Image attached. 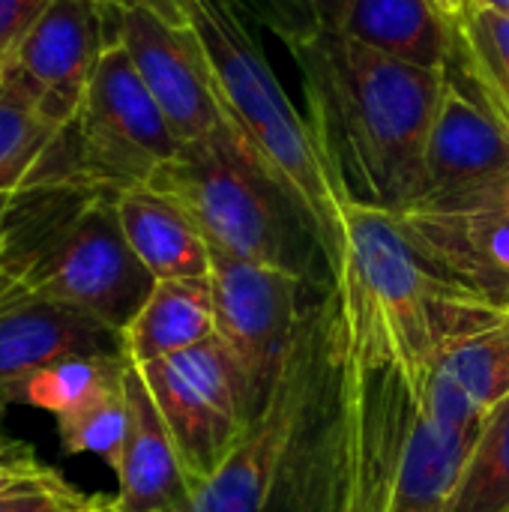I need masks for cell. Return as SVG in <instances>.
<instances>
[{"instance_id": "cell-15", "label": "cell", "mask_w": 509, "mask_h": 512, "mask_svg": "<svg viewBox=\"0 0 509 512\" xmlns=\"http://www.w3.org/2000/svg\"><path fill=\"white\" fill-rule=\"evenodd\" d=\"M81 354H123V336L27 288L0 303V402L18 405V390L30 375Z\"/></svg>"}, {"instance_id": "cell-10", "label": "cell", "mask_w": 509, "mask_h": 512, "mask_svg": "<svg viewBox=\"0 0 509 512\" xmlns=\"http://www.w3.org/2000/svg\"><path fill=\"white\" fill-rule=\"evenodd\" d=\"M303 279L294 270L210 252L216 333L249 375L258 408L267 402L300 336Z\"/></svg>"}, {"instance_id": "cell-29", "label": "cell", "mask_w": 509, "mask_h": 512, "mask_svg": "<svg viewBox=\"0 0 509 512\" xmlns=\"http://www.w3.org/2000/svg\"><path fill=\"white\" fill-rule=\"evenodd\" d=\"M435 6H438L450 21H459V18L471 9V0H435Z\"/></svg>"}, {"instance_id": "cell-7", "label": "cell", "mask_w": 509, "mask_h": 512, "mask_svg": "<svg viewBox=\"0 0 509 512\" xmlns=\"http://www.w3.org/2000/svg\"><path fill=\"white\" fill-rule=\"evenodd\" d=\"M138 372L171 432L189 489L207 483L261 411L246 369L216 333Z\"/></svg>"}, {"instance_id": "cell-12", "label": "cell", "mask_w": 509, "mask_h": 512, "mask_svg": "<svg viewBox=\"0 0 509 512\" xmlns=\"http://www.w3.org/2000/svg\"><path fill=\"white\" fill-rule=\"evenodd\" d=\"M117 45V6L96 0H51L18 42L12 63L27 78L39 114L66 129L75 123L93 72Z\"/></svg>"}, {"instance_id": "cell-14", "label": "cell", "mask_w": 509, "mask_h": 512, "mask_svg": "<svg viewBox=\"0 0 509 512\" xmlns=\"http://www.w3.org/2000/svg\"><path fill=\"white\" fill-rule=\"evenodd\" d=\"M399 222L435 270L509 318V207L405 210Z\"/></svg>"}, {"instance_id": "cell-4", "label": "cell", "mask_w": 509, "mask_h": 512, "mask_svg": "<svg viewBox=\"0 0 509 512\" xmlns=\"http://www.w3.org/2000/svg\"><path fill=\"white\" fill-rule=\"evenodd\" d=\"M0 267L33 297L75 309L120 333L156 288L132 252L117 192L90 183H48L9 201Z\"/></svg>"}, {"instance_id": "cell-5", "label": "cell", "mask_w": 509, "mask_h": 512, "mask_svg": "<svg viewBox=\"0 0 509 512\" xmlns=\"http://www.w3.org/2000/svg\"><path fill=\"white\" fill-rule=\"evenodd\" d=\"M330 294L423 390L456 339L507 318L435 270L396 213L357 198L345 207V243Z\"/></svg>"}, {"instance_id": "cell-21", "label": "cell", "mask_w": 509, "mask_h": 512, "mask_svg": "<svg viewBox=\"0 0 509 512\" xmlns=\"http://www.w3.org/2000/svg\"><path fill=\"white\" fill-rule=\"evenodd\" d=\"M471 78L477 99L509 129V15L471 6L456 21L453 57Z\"/></svg>"}, {"instance_id": "cell-9", "label": "cell", "mask_w": 509, "mask_h": 512, "mask_svg": "<svg viewBox=\"0 0 509 512\" xmlns=\"http://www.w3.org/2000/svg\"><path fill=\"white\" fill-rule=\"evenodd\" d=\"M72 129L81 177L117 195L147 186L183 147L123 45L102 54Z\"/></svg>"}, {"instance_id": "cell-32", "label": "cell", "mask_w": 509, "mask_h": 512, "mask_svg": "<svg viewBox=\"0 0 509 512\" xmlns=\"http://www.w3.org/2000/svg\"><path fill=\"white\" fill-rule=\"evenodd\" d=\"M6 204H9V195L0 192V234H3V213H6Z\"/></svg>"}, {"instance_id": "cell-24", "label": "cell", "mask_w": 509, "mask_h": 512, "mask_svg": "<svg viewBox=\"0 0 509 512\" xmlns=\"http://www.w3.org/2000/svg\"><path fill=\"white\" fill-rule=\"evenodd\" d=\"M129 366L126 354H81L57 360L30 375L18 390V405L51 411L54 417L72 411L108 381L120 378Z\"/></svg>"}, {"instance_id": "cell-8", "label": "cell", "mask_w": 509, "mask_h": 512, "mask_svg": "<svg viewBox=\"0 0 509 512\" xmlns=\"http://www.w3.org/2000/svg\"><path fill=\"white\" fill-rule=\"evenodd\" d=\"M321 375V306L306 312L267 402L219 465L174 512H264L294 459Z\"/></svg>"}, {"instance_id": "cell-18", "label": "cell", "mask_w": 509, "mask_h": 512, "mask_svg": "<svg viewBox=\"0 0 509 512\" xmlns=\"http://www.w3.org/2000/svg\"><path fill=\"white\" fill-rule=\"evenodd\" d=\"M336 33L393 60L438 72L447 69L456 45V21L435 0H348Z\"/></svg>"}, {"instance_id": "cell-26", "label": "cell", "mask_w": 509, "mask_h": 512, "mask_svg": "<svg viewBox=\"0 0 509 512\" xmlns=\"http://www.w3.org/2000/svg\"><path fill=\"white\" fill-rule=\"evenodd\" d=\"M87 498L78 495L57 471L27 480L0 495V512H75Z\"/></svg>"}, {"instance_id": "cell-6", "label": "cell", "mask_w": 509, "mask_h": 512, "mask_svg": "<svg viewBox=\"0 0 509 512\" xmlns=\"http://www.w3.org/2000/svg\"><path fill=\"white\" fill-rule=\"evenodd\" d=\"M147 186L186 210L210 252L300 276L321 255L303 213L231 120L183 144Z\"/></svg>"}, {"instance_id": "cell-25", "label": "cell", "mask_w": 509, "mask_h": 512, "mask_svg": "<svg viewBox=\"0 0 509 512\" xmlns=\"http://www.w3.org/2000/svg\"><path fill=\"white\" fill-rule=\"evenodd\" d=\"M249 12L261 15L276 36L294 51L303 48L324 33L339 27L348 0H240Z\"/></svg>"}, {"instance_id": "cell-11", "label": "cell", "mask_w": 509, "mask_h": 512, "mask_svg": "<svg viewBox=\"0 0 509 512\" xmlns=\"http://www.w3.org/2000/svg\"><path fill=\"white\" fill-rule=\"evenodd\" d=\"M509 207V129L450 72L426 150V189L411 210Z\"/></svg>"}, {"instance_id": "cell-27", "label": "cell", "mask_w": 509, "mask_h": 512, "mask_svg": "<svg viewBox=\"0 0 509 512\" xmlns=\"http://www.w3.org/2000/svg\"><path fill=\"white\" fill-rule=\"evenodd\" d=\"M51 0H0V69Z\"/></svg>"}, {"instance_id": "cell-17", "label": "cell", "mask_w": 509, "mask_h": 512, "mask_svg": "<svg viewBox=\"0 0 509 512\" xmlns=\"http://www.w3.org/2000/svg\"><path fill=\"white\" fill-rule=\"evenodd\" d=\"M126 405L129 426L114 465V507L120 512H174L192 489L171 432L135 363L126 366Z\"/></svg>"}, {"instance_id": "cell-2", "label": "cell", "mask_w": 509, "mask_h": 512, "mask_svg": "<svg viewBox=\"0 0 509 512\" xmlns=\"http://www.w3.org/2000/svg\"><path fill=\"white\" fill-rule=\"evenodd\" d=\"M291 54L351 195L396 216L417 207L447 69L393 60L336 30Z\"/></svg>"}, {"instance_id": "cell-30", "label": "cell", "mask_w": 509, "mask_h": 512, "mask_svg": "<svg viewBox=\"0 0 509 512\" xmlns=\"http://www.w3.org/2000/svg\"><path fill=\"white\" fill-rule=\"evenodd\" d=\"M75 512H120L114 507V498H87Z\"/></svg>"}, {"instance_id": "cell-28", "label": "cell", "mask_w": 509, "mask_h": 512, "mask_svg": "<svg viewBox=\"0 0 509 512\" xmlns=\"http://www.w3.org/2000/svg\"><path fill=\"white\" fill-rule=\"evenodd\" d=\"M96 3H108L117 9H144V12H153L162 21L174 24V27H189L195 0H96Z\"/></svg>"}, {"instance_id": "cell-31", "label": "cell", "mask_w": 509, "mask_h": 512, "mask_svg": "<svg viewBox=\"0 0 509 512\" xmlns=\"http://www.w3.org/2000/svg\"><path fill=\"white\" fill-rule=\"evenodd\" d=\"M471 6H486V9H498L509 15V0H471Z\"/></svg>"}, {"instance_id": "cell-20", "label": "cell", "mask_w": 509, "mask_h": 512, "mask_svg": "<svg viewBox=\"0 0 509 512\" xmlns=\"http://www.w3.org/2000/svg\"><path fill=\"white\" fill-rule=\"evenodd\" d=\"M216 336V303L210 276L162 279L123 330V354L144 366L174 357Z\"/></svg>"}, {"instance_id": "cell-33", "label": "cell", "mask_w": 509, "mask_h": 512, "mask_svg": "<svg viewBox=\"0 0 509 512\" xmlns=\"http://www.w3.org/2000/svg\"><path fill=\"white\" fill-rule=\"evenodd\" d=\"M9 444H12V438H6V435H3V429H0V450H3V447H9Z\"/></svg>"}, {"instance_id": "cell-34", "label": "cell", "mask_w": 509, "mask_h": 512, "mask_svg": "<svg viewBox=\"0 0 509 512\" xmlns=\"http://www.w3.org/2000/svg\"><path fill=\"white\" fill-rule=\"evenodd\" d=\"M6 408H9V405H6V402H0V423H3V414H6Z\"/></svg>"}, {"instance_id": "cell-23", "label": "cell", "mask_w": 509, "mask_h": 512, "mask_svg": "<svg viewBox=\"0 0 509 512\" xmlns=\"http://www.w3.org/2000/svg\"><path fill=\"white\" fill-rule=\"evenodd\" d=\"M126 426H129L126 372L108 381L105 387H99L72 411L57 417V435H60V447L66 456L93 453L111 468L120 459Z\"/></svg>"}, {"instance_id": "cell-3", "label": "cell", "mask_w": 509, "mask_h": 512, "mask_svg": "<svg viewBox=\"0 0 509 512\" xmlns=\"http://www.w3.org/2000/svg\"><path fill=\"white\" fill-rule=\"evenodd\" d=\"M246 15L240 0L192 3V27L207 51L228 120L303 213L330 276L342 258L345 207L354 195L327 132L291 102Z\"/></svg>"}, {"instance_id": "cell-19", "label": "cell", "mask_w": 509, "mask_h": 512, "mask_svg": "<svg viewBox=\"0 0 509 512\" xmlns=\"http://www.w3.org/2000/svg\"><path fill=\"white\" fill-rule=\"evenodd\" d=\"M117 216L132 252L156 282L210 276L207 240L168 195L150 186L126 189L117 195Z\"/></svg>"}, {"instance_id": "cell-13", "label": "cell", "mask_w": 509, "mask_h": 512, "mask_svg": "<svg viewBox=\"0 0 509 512\" xmlns=\"http://www.w3.org/2000/svg\"><path fill=\"white\" fill-rule=\"evenodd\" d=\"M117 45L132 57L180 144L228 123L207 51L192 24L174 27L144 9H117Z\"/></svg>"}, {"instance_id": "cell-1", "label": "cell", "mask_w": 509, "mask_h": 512, "mask_svg": "<svg viewBox=\"0 0 509 512\" xmlns=\"http://www.w3.org/2000/svg\"><path fill=\"white\" fill-rule=\"evenodd\" d=\"M426 390L342 303H321V375L291 474L294 512H444L477 435L441 429Z\"/></svg>"}, {"instance_id": "cell-22", "label": "cell", "mask_w": 509, "mask_h": 512, "mask_svg": "<svg viewBox=\"0 0 509 512\" xmlns=\"http://www.w3.org/2000/svg\"><path fill=\"white\" fill-rule=\"evenodd\" d=\"M444 512H509V399L483 420Z\"/></svg>"}, {"instance_id": "cell-16", "label": "cell", "mask_w": 509, "mask_h": 512, "mask_svg": "<svg viewBox=\"0 0 509 512\" xmlns=\"http://www.w3.org/2000/svg\"><path fill=\"white\" fill-rule=\"evenodd\" d=\"M423 399L441 429L477 435L509 399V318L456 339L438 357Z\"/></svg>"}]
</instances>
